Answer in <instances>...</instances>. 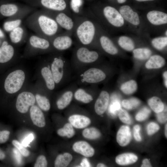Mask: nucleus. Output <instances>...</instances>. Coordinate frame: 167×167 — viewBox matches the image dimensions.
I'll return each instance as SVG.
<instances>
[{
    "label": "nucleus",
    "mask_w": 167,
    "mask_h": 167,
    "mask_svg": "<svg viewBox=\"0 0 167 167\" xmlns=\"http://www.w3.org/2000/svg\"><path fill=\"white\" fill-rule=\"evenodd\" d=\"M97 167H106V166L102 163H99L96 166Z\"/></svg>",
    "instance_id": "13d9d810"
},
{
    "label": "nucleus",
    "mask_w": 167,
    "mask_h": 167,
    "mask_svg": "<svg viewBox=\"0 0 167 167\" xmlns=\"http://www.w3.org/2000/svg\"><path fill=\"white\" fill-rule=\"evenodd\" d=\"M126 0H117L118 2L119 3H122L125 2Z\"/></svg>",
    "instance_id": "052dcab7"
},
{
    "label": "nucleus",
    "mask_w": 167,
    "mask_h": 167,
    "mask_svg": "<svg viewBox=\"0 0 167 167\" xmlns=\"http://www.w3.org/2000/svg\"><path fill=\"white\" fill-rule=\"evenodd\" d=\"M98 92L95 85L78 86L75 91L73 98L78 102L89 104L93 101Z\"/></svg>",
    "instance_id": "ddd939ff"
},
{
    "label": "nucleus",
    "mask_w": 167,
    "mask_h": 167,
    "mask_svg": "<svg viewBox=\"0 0 167 167\" xmlns=\"http://www.w3.org/2000/svg\"><path fill=\"white\" fill-rule=\"evenodd\" d=\"M137 89V83L133 80H131L124 83L121 87L122 91L126 94H131L134 93Z\"/></svg>",
    "instance_id": "473e14b6"
},
{
    "label": "nucleus",
    "mask_w": 167,
    "mask_h": 167,
    "mask_svg": "<svg viewBox=\"0 0 167 167\" xmlns=\"http://www.w3.org/2000/svg\"><path fill=\"white\" fill-rule=\"evenodd\" d=\"M119 12L123 19L130 24L134 25H138L139 24L140 20L138 14L134 11L129 6H121Z\"/></svg>",
    "instance_id": "412c9836"
},
{
    "label": "nucleus",
    "mask_w": 167,
    "mask_h": 167,
    "mask_svg": "<svg viewBox=\"0 0 167 167\" xmlns=\"http://www.w3.org/2000/svg\"><path fill=\"white\" fill-rule=\"evenodd\" d=\"M142 167H151V165L149 160L147 159H145L142 161V164L141 165Z\"/></svg>",
    "instance_id": "603ef678"
},
{
    "label": "nucleus",
    "mask_w": 167,
    "mask_h": 167,
    "mask_svg": "<svg viewBox=\"0 0 167 167\" xmlns=\"http://www.w3.org/2000/svg\"><path fill=\"white\" fill-rule=\"evenodd\" d=\"M28 37L26 29L22 25L10 32L9 37L11 44L15 47L26 42Z\"/></svg>",
    "instance_id": "f3484780"
},
{
    "label": "nucleus",
    "mask_w": 167,
    "mask_h": 167,
    "mask_svg": "<svg viewBox=\"0 0 167 167\" xmlns=\"http://www.w3.org/2000/svg\"><path fill=\"white\" fill-rule=\"evenodd\" d=\"M75 152L86 157H91L95 153L94 148L87 142L79 141L75 143L73 145Z\"/></svg>",
    "instance_id": "5701e85b"
},
{
    "label": "nucleus",
    "mask_w": 167,
    "mask_h": 167,
    "mask_svg": "<svg viewBox=\"0 0 167 167\" xmlns=\"http://www.w3.org/2000/svg\"><path fill=\"white\" fill-rule=\"evenodd\" d=\"M118 116L120 119L123 123L128 124L131 123V117L125 110L120 109L118 112Z\"/></svg>",
    "instance_id": "ea45409f"
},
{
    "label": "nucleus",
    "mask_w": 167,
    "mask_h": 167,
    "mask_svg": "<svg viewBox=\"0 0 167 167\" xmlns=\"http://www.w3.org/2000/svg\"><path fill=\"white\" fill-rule=\"evenodd\" d=\"M33 89L36 102L42 110L47 112L50 109L51 104L49 97L51 96L43 83L36 79L33 84Z\"/></svg>",
    "instance_id": "f8f14e48"
},
{
    "label": "nucleus",
    "mask_w": 167,
    "mask_h": 167,
    "mask_svg": "<svg viewBox=\"0 0 167 167\" xmlns=\"http://www.w3.org/2000/svg\"><path fill=\"white\" fill-rule=\"evenodd\" d=\"M13 153L14 157L18 164H20L22 162V157L20 153L16 148H14L13 149Z\"/></svg>",
    "instance_id": "3c124183"
},
{
    "label": "nucleus",
    "mask_w": 167,
    "mask_h": 167,
    "mask_svg": "<svg viewBox=\"0 0 167 167\" xmlns=\"http://www.w3.org/2000/svg\"><path fill=\"white\" fill-rule=\"evenodd\" d=\"M76 17V23L73 35L76 44L95 49L97 47V28L94 16L90 12Z\"/></svg>",
    "instance_id": "f03ea898"
},
{
    "label": "nucleus",
    "mask_w": 167,
    "mask_h": 167,
    "mask_svg": "<svg viewBox=\"0 0 167 167\" xmlns=\"http://www.w3.org/2000/svg\"><path fill=\"white\" fill-rule=\"evenodd\" d=\"M78 86L73 81L55 93V104L58 109L63 110L69 105L73 99L75 91Z\"/></svg>",
    "instance_id": "9b49d317"
},
{
    "label": "nucleus",
    "mask_w": 167,
    "mask_h": 167,
    "mask_svg": "<svg viewBox=\"0 0 167 167\" xmlns=\"http://www.w3.org/2000/svg\"><path fill=\"white\" fill-rule=\"evenodd\" d=\"M42 110L35 104L32 105L29 110L31 119L33 124L40 127H44L45 122Z\"/></svg>",
    "instance_id": "4be33fe9"
},
{
    "label": "nucleus",
    "mask_w": 167,
    "mask_h": 167,
    "mask_svg": "<svg viewBox=\"0 0 167 167\" xmlns=\"http://www.w3.org/2000/svg\"><path fill=\"white\" fill-rule=\"evenodd\" d=\"M83 3V0H71L70 7L73 15L76 16H81L84 15L82 13L80 9Z\"/></svg>",
    "instance_id": "c9c22d12"
},
{
    "label": "nucleus",
    "mask_w": 167,
    "mask_h": 167,
    "mask_svg": "<svg viewBox=\"0 0 167 167\" xmlns=\"http://www.w3.org/2000/svg\"><path fill=\"white\" fill-rule=\"evenodd\" d=\"M150 113V109L147 107H144L137 113L135 116V119L138 121H143L148 117Z\"/></svg>",
    "instance_id": "58836bf2"
},
{
    "label": "nucleus",
    "mask_w": 167,
    "mask_h": 167,
    "mask_svg": "<svg viewBox=\"0 0 167 167\" xmlns=\"http://www.w3.org/2000/svg\"><path fill=\"white\" fill-rule=\"evenodd\" d=\"M25 23L36 34L49 40L63 32L55 20L43 11L31 13Z\"/></svg>",
    "instance_id": "7ed1b4c3"
},
{
    "label": "nucleus",
    "mask_w": 167,
    "mask_h": 167,
    "mask_svg": "<svg viewBox=\"0 0 167 167\" xmlns=\"http://www.w3.org/2000/svg\"><path fill=\"white\" fill-rule=\"evenodd\" d=\"M97 38V42L102 50L107 54L111 55L117 54L118 50L111 39L104 35H101Z\"/></svg>",
    "instance_id": "aec40b11"
},
{
    "label": "nucleus",
    "mask_w": 167,
    "mask_h": 167,
    "mask_svg": "<svg viewBox=\"0 0 167 167\" xmlns=\"http://www.w3.org/2000/svg\"><path fill=\"white\" fill-rule=\"evenodd\" d=\"M20 58L16 47L4 41L0 47V75L17 64Z\"/></svg>",
    "instance_id": "0eeeda50"
},
{
    "label": "nucleus",
    "mask_w": 167,
    "mask_h": 167,
    "mask_svg": "<svg viewBox=\"0 0 167 167\" xmlns=\"http://www.w3.org/2000/svg\"><path fill=\"white\" fill-rule=\"evenodd\" d=\"M12 143L23 156L26 157L29 155L30 154L29 151L25 148L19 142L14 140L12 141Z\"/></svg>",
    "instance_id": "a19ab883"
},
{
    "label": "nucleus",
    "mask_w": 167,
    "mask_h": 167,
    "mask_svg": "<svg viewBox=\"0 0 167 167\" xmlns=\"http://www.w3.org/2000/svg\"><path fill=\"white\" fill-rule=\"evenodd\" d=\"M82 135L86 139H94L99 138L101 133L96 128L92 127L84 129L82 132Z\"/></svg>",
    "instance_id": "f704fd0d"
},
{
    "label": "nucleus",
    "mask_w": 167,
    "mask_h": 167,
    "mask_svg": "<svg viewBox=\"0 0 167 167\" xmlns=\"http://www.w3.org/2000/svg\"><path fill=\"white\" fill-rule=\"evenodd\" d=\"M167 124H166L165 127V135L166 138L167 137Z\"/></svg>",
    "instance_id": "bf43d9fd"
},
{
    "label": "nucleus",
    "mask_w": 167,
    "mask_h": 167,
    "mask_svg": "<svg viewBox=\"0 0 167 167\" xmlns=\"http://www.w3.org/2000/svg\"><path fill=\"white\" fill-rule=\"evenodd\" d=\"M131 133L129 127L127 126H121L118 130L116 136V140L121 146L127 145L130 142Z\"/></svg>",
    "instance_id": "393cba45"
},
{
    "label": "nucleus",
    "mask_w": 167,
    "mask_h": 167,
    "mask_svg": "<svg viewBox=\"0 0 167 167\" xmlns=\"http://www.w3.org/2000/svg\"><path fill=\"white\" fill-rule=\"evenodd\" d=\"M34 79L41 81L51 95L56 90V85L47 58L41 59L36 66Z\"/></svg>",
    "instance_id": "6e6552de"
},
{
    "label": "nucleus",
    "mask_w": 167,
    "mask_h": 167,
    "mask_svg": "<svg viewBox=\"0 0 167 167\" xmlns=\"http://www.w3.org/2000/svg\"><path fill=\"white\" fill-rule=\"evenodd\" d=\"M148 20L154 25H160L167 23V14L163 12L153 10L149 11L147 14Z\"/></svg>",
    "instance_id": "b1692460"
},
{
    "label": "nucleus",
    "mask_w": 167,
    "mask_h": 167,
    "mask_svg": "<svg viewBox=\"0 0 167 167\" xmlns=\"http://www.w3.org/2000/svg\"><path fill=\"white\" fill-rule=\"evenodd\" d=\"M68 120L73 127L78 129L85 128L91 122L89 118L84 115L79 114H74L70 116Z\"/></svg>",
    "instance_id": "a878e982"
},
{
    "label": "nucleus",
    "mask_w": 167,
    "mask_h": 167,
    "mask_svg": "<svg viewBox=\"0 0 167 167\" xmlns=\"http://www.w3.org/2000/svg\"><path fill=\"white\" fill-rule=\"evenodd\" d=\"M109 95L106 90H102L99 93L94 103V109L98 115L103 114L107 109L109 102Z\"/></svg>",
    "instance_id": "a211bd4d"
},
{
    "label": "nucleus",
    "mask_w": 167,
    "mask_h": 167,
    "mask_svg": "<svg viewBox=\"0 0 167 167\" xmlns=\"http://www.w3.org/2000/svg\"><path fill=\"white\" fill-rule=\"evenodd\" d=\"M157 120L160 123H164L167 121L166 107H165L164 110L162 111L157 113Z\"/></svg>",
    "instance_id": "a18cd8bd"
},
{
    "label": "nucleus",
    "mask_w": 167,
    "mask_h": 167,
    "mask_svg": "<svg viewBox=\"0 0 167 167\" xmlns=\"http://www.w3.org/2000/svg\"><path fill=\"white\" fill-rule=\"evenodd\" d=\"M23 8H19L15 4H4L0 6V13L4 16L10 18L18 13Z\"/></svg>",
    "instance_id": "bb28decb"
},
{
    "label": "nucleus",
    "mask_w": 167,
    "mask_h": 167,
    "mask_svg": "<svg viewBox=\"0 0 167 167\" xmlns=\"http://www.w3.org/2000/svg\"><path fill=\"white\" fill-rule=\"evenodd\" d=\"M47 165V162L45 156L40 155L39 156L35 163L34 167H45Z\"/></svg>",
    "instance_id": "c03bdc74"
},
{
    "label": "nucleus",
    "mask_w": 167,
    "mask_h": 167,
    "mask_svg": "<svg viewBox=\"0 0 167 167\" xmlns=\"http://www.w3.org/2000/svg\"><path fill=\"white\" fill-rule=\"evenodd\" d=\"M5 157V153L0 149V160H3Z\"/></svg>",
    "instance_id": "6e6d98bb"
},
{
    "label": "nucleus",
    "mask_w": 167,
    "mask_h": 167,
    "mask_svg": "<svg viewBox=\"0 0 167 167\" xmlns=\"http://www.w3.org/2000/svg\"><path fill=\"white\" fill-rule=\"evenodd\" d=\"M46 58L49 63L56 90L71 82L73 72L70 61L64 56L62 53L53 52L49 54Z\"/></svg>",
    "instance_id": "20e7f679"
},
{
    "label": "nucleus",
    "mask_w": 167,
    "mask_h": 167,
    "mask_svg": "<svg viewBox=\"0 0 167 167\" xmlns=\"http://www.w3.org/2000/svg\"><path fill=\"white\" fill-rule=\"evenodd\" d=\"M163 76L164 78L165 83L166 87H167V72L165 71L163 74Z\"/></svg>",
    "instance_id": "5fc2aeb1"
},
{
    "label": "nucleus",
    "mask_w": 167,
    "mask_h": 167,
    "mask_svg": "<svg viewBox=\"0 0 167 167\" xmlns=\"http://www.w3.org/2000/svg\"><path fill=\"white\" fill-rule=\"evenodd\" d=\"M119 45L123 49L128 51L133 50L135 47L134 44L132 39L125 36H121L118 40Z\"/></svg>",
    "instance_id": "2f4dec72"
},
{
    "label": "nucleus",
    "mask_w": 167,
    "mask_h": 167,
    "mask_svg": "<svg viewBox=\"0 0 167 167\" xmlns=\"http://www.w3.org/2000/svg\"><path fill=\"white\" fill-rule=\"evenodd\" d=\"M4 36H5L4 33L0 29V37L4 38Z\"/></svg>",
    "instance_id": "4d7b16f0"
},
{
    "label": "nucleus",
    "mask_w": 167,
    "mask_h": 167,
    "mask_svg": "<svg viewBox=\"0 0 167 167\" xmlns=\"http://www.w3.org/2000/svg\"><path fill=\"white\" fill-rule=\"evenodd\" d=\"M99 53L76 44L70 61L73 73H77L85 68L97 64L100 59Z\"/></svg>",
    "instance_id": "39448f33"
},
{
    "label": "nucleus",
    "mask_w": 167,
    "mask_h": 167,
    "mask_svg": "<svg viewBox=\"0 0 167 167\" xmlns=\"http://www.w3.org/2000/svg\"><path fill=\"white\" fill-rule=\"evenodd\" d=\"M140 129V126L139 125H136L134 127V137L135 139L138 141H140L141 140V138L139 132Z\"/></svg>",
    "instance_id": "8fccbe9b"
},
{
    "label": "nucleus",
    "mask_w": 167,
    "mask_h": 167,
    "mask_svg": "<svg viewBox=\"0 0 167 167\" xmlns=\"http://www.w3.org/2000/svg\"><path fill=\"white\" fill-rule=\"evenodd\" d=\"M135 0L137 1H139V2H144V1H152L154 0Z\"/></svg>",
    "instance_id": "680f3d73"
},
{
    "label": "nucleus",
    "mask_w": 167,
    "mask_h": 167,
    "mask_svg": "<svg viewBox=\"0 0 167 167\" xmlns=\"http://www.w3.org/2000/svg\"><path fill=\"white\" fill-rule=\"evenodd\" d=\"M140 104L139 101L134 98L128 100H124L122 102V106L128 110L136 108Z\"/></svg>",
    "instance_id": "4c0bfd02"
},
{
    "label": "nucleus",
    "mask_w": 167,
    "mask_h": 167,
    "mask_svg": "<svg viewBox=\"0 0 167 167\" xmlns=\"http://www.w3.org/2000/svg\"><path fill=\"white\" fill-rule=\"evenodd\" d=\"M32 10L29 8H24L18 13L9 18L3 25L4 30L7 32H10L12 30L22 25L24 19L29 15Z\"/></svg>",
    "instance_id": "dca6fc26"
},
{
    "label": "nucleus",
    "mask_w": 167,
    "mask_h": 167,
    "mask_svg": "<svg viewBox=\"0 0 167 167\" xmlns=\"http://www.w3.org/2000/svg\"><path fill=\"white\" fill-rule=\"evenodd\" d=\"M72 36V34L64 31L50 39L55 51L63 53L70 49L74 44Z\"/></svg>",
    "instance_id": "4468645a"
},
{
    "label": "nucleus",
    "mask_w": 167,
    "mask_h": 167,
    "mask_svg": "<svg viewBox=\"0 0 167 167\" xmlns=\"http://www.w3.org/2000/svg\"><path fill=\"white\" fill-rule=\"evenodd\" d=\"M57 132L58 135L61 136H66V135L63 128H60L58 130Z\"/></svg>",
    "instance_id": "864d4df0"
},
{
    "label": "nucleus",
    "mask_w": 167,
    "mask_h": 167,
    "mask_svg": "<svg viewBox=\"0 0 167 167\" xmlns=\"http://www.w3.org/2000/svg\"><path fill=\"white\" fill-rule=\"evenodd\" d=\"M152 43L153 47L156 49L161 50L163 49L167 45V37H161L155 38Z\"/></svg>",
    "instance_id": "e433bc0d"
},
{
    "label": "nucleus",
    "mask_w": 167,
    "mask_h": 167,
    "mask_svg": "<svg viewBox=\"0 0 167 167\" xmlns=\"http://www.w3.org/2000/svg\"><path fill=\"white\" fill-rule=\"evenodd\" d=\"M54 52L49 39L36 34H32L28 37L21 58H28Z\"/></svg>",
    "instance_id": "423d86ee"
},
{
    "label": "nucleus",
    "mask_w": 167,
    "mask_h": 167,
    "mask_svg": "<svg viewBox=\"0 0 167 167\" xmlns=\"http://www.w3.org/2000/svg\"><path fill=\"white\" fill-rule=\"evenodd\" d=\"M15 107L21 113L28 112L36 103L33 89V84L29 83L16 96Z\"/></svg>",
    "instance_id": "1a4fd4ad"
},
{
    "label": "nucleus",
    "mask_w": 167,
    "mask_h": 167,
    "mask_svg": "<svg viewBox=\"0 0 167 167\" xmlns=\"http://www.w3.org/2000/svg\"><path fill=\"white\" fill-rule=\"evenodd\" d=\"M134 57L136 58L143 60L148 58L152 54L151 50L148 48H140L135 49L133 51Z\"/></svg>",
    "instance_id": "72a5a7b5"
},
{
    "label": "nucleus",
    "mask_w": 167,
    "mask_h": 167,
    "mask_svg": "<svg viewBox=\"0 0 167 167\" xmlns=\"http://www.w3.org/2000/svg\"><path fill=\"white\" fill-rule=\"evenodd\" d=\"M72 155L69 153L59 154L57 157L54 162L55 167H65L68 165L72 159Z\"/></svg>",
    "instance_id": "c756f323"
},
{
    "label": "nucleus",
    "mask_w": 167,
    "mask_h": 167,
    "mask_svg": "<svg viewBox=\"0 0 167 167\" xmlns=\"http://www.w3.org/2000/svg\"><path fill=\"white\" fill-rule=\"evenodd\" d=\"M148 103L151 109L157 113L162 111L165 108L162 101L156 96H153L150 98L148 101Z\"/></svg>",
    "instance_id": "7c9ffc66"
},
{
    "label": "nucleus",
    "mask_w": 167,
    "mask_h": 167,
    "mask_svg": "<svg viewBox=\"0 0 167 167\" xmlns=\"http://www.w3.org/2000/svg\"><path fill=\"white\" fill-rule=\"evenodd\" d=\"M30 82L27 69L17 64L0 75V100L16 96Z\"/></svg>",
    "instance_id": "f257e3e1"
},
{
    "label": "nucleus",
    "mask_w": 167,
    "mask_h": 167,
    "mask_svg": "<svg viewBox=\"0 0 167 167\" xmlns=\"http://www.w3.org/2000/svg\"><path fill=\"white\" fill-rule=\"evenodd\" d=\"M34 139V136L32 133H30L26 137L22 142V145L24 147H27Z\"/></svg>",
    "instance_id": "09e8293b"
},
{
    "label": "nucleus",
    "mask_w": 167,
    "mask_h": 167,
    "mask_svg": "<svg viewBox=\"0 0 167 167\" xmlns=\"http://www.w3.org/2000/svg\"><path fill=\"white\" fill-rule=\"evenodd\" d=\"M62 128L67 138H71L74 135L75 131L70 123H66Z\"/></svg>",
    "instance_id": "79ce46f5"
},
{
    "label": "nucleus",
    "mask_w": 167,
    "mask_h": 167,
    "mask_svg": "<svg viewBox=\"0 0 167 167\" xmlns=\"http://www.w3.org/2000/svg\"><path fill=\"white\" fill-rule=\"evenodd\" d=\"M10 134V132L8 131H0V143L6 142L9 139Z\"/></svg>",
    "instance_id": "de8ad7c7"
},
{
    "label": "nucleus",
    "mask_w": 167,
    "mask_h": 167,
    "mask_svg": "<svg viewBox=\"0 0 167 167\" xmlns=\"http://www.w3.org/2000/svg\"><path fill=\"white\" fill-rule=\"evenodd\" d=\"M102 14L105 20L112 26L119 27L124 24V19L120 12L112 6L105 7L103 8Z\"/></svg>",
    "instance_id": "2eb2a0df"
},
{
    "label": "nucleus",
    "mask_w": 167,
    "mask_h": 167,
    "mask_svg": "<svg viewBox=\"0 0 167 167\" xmlns=\"http://www.w3.org/2000/svg\"><path fill=\"white\" fill-rule=\"evenodd\" d=\"M138 160V157L135 154L127 153L118 156L115 158L116 163L119 165H124L135 163Z\"/></svg>",
    "instance_id": "cd10ccee"
},
{
    "label": "nucleus",
    "mask_w": 167,
    "mask_h": 167,
    "mask_svg": "<svg viewBox=\"0 0 167 167\" xmlns=\"http://www.w3.org/2000/svg\"><path fill=\"white\" fill-rule=\"evenodd\" d=\"M159 129L160 127L157 123L151 122L147 126V132L148 135H152L157 132Z\"/></svg>",
    "instance_id": "37998d69"
},
{
    "label": "nucleus",
    "mask_w": 167,
    "mask_h": 167,
    "mask_svg": "<svg viewBox=\"0 0 167 167\" xmlns=\"http://www.w3.org/2000/svg\"><path fill=\"white\" fill-rule=\"evenodd\" d=\"M165 63L164 58L159 55H154L146 62V67L149 69H157L163 66Z\"/></svg>",
    "instance_id": "c85d7f7f"
},
{
    "label": "nucleus",
    "mask_w": 167,
    "mask_h": 167,
    "mask_svg": "<svg viewBox=\"0 0 167 167\" xmlns=\"http://www.w3.org/2000/svg\"><path fill=\"white\" fill-rule=\"evenodd\" d=\"M167 31H166V32H165V34L166 35V36L167 35Z\"/></svg>",
    "instance_id": "e2e57ef3"
},
{
    "label": "nucleus",
    "mask_w": 167,
    "mask_h": 167,
    "mask_svg": "<svg viewBox=\"0 0 167 167\" xmlns=\"http://www.w3.org/2000/svg\"><path fill=\"white\" fill-rule=\"evenodd\" d=\"M121 109V105L118 101L117 100L114 101L111 105L110 108V112L113 114H116Z\"/></svg>",
    "instance_id": "49530a36"
},
{
    "label": "nucleus",
    "mask_w": 167,
    "mask_h": 167,
    "mask_svg": "<svg viewBox=\"0 0 167 167\" xmlns=\"http://www.w3.org/2000/svg\"><path fill=\"white\" fill-rule=\"evenodd\" d=\"M43 11L53 18L59 26L66 32L73 35L76 23V17L72 13L46 10Z\"/></svg>",
    "instance_id": "9d476101"
},
{
    "label": "nucleus",
    "mask_w": 167,
    "mask_h": 167,
    "mask_svg": "<svg viewBox=\"0 0 167 167\" xmlns=\"http://www.w3.org/2000/svg\"><path fill=\"white\" fill-rule=\"evenodd\" d=\"M40 3L45 10L71 13L67 10V4L64 0H40Z\"/></svg>",
    "instance_id": "6ab92c4d"
}]
</instances>
